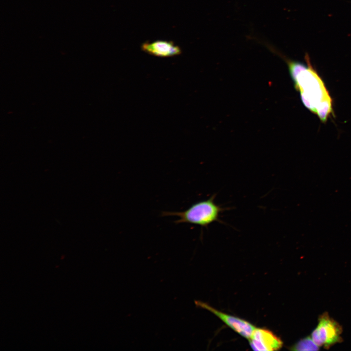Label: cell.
<instances>
[{"mask_svg": "<svg viewBox=\"0 0 351 351\" xmlns=\"http://www.w3.org/2000/svg\"><path fill=\"white\" fill-rule=\"evenodd\" d=\"M215 195L209 199L197 202L182 212H162L161 215L178 217L176 223H188L207 228L215 221H219L221 213L226 210L214 202Z\"/></svg>", "mask_w": 351, "mask_h": 351, "instance_id": "cell-2", "label": "cell"}, {"mask_svg": "<svg viewBox=\"0 0 351 351\" xmlns=\"http://www.w3.org/2000/svg\"><path fill=\"white\" fill-rule=\"evenodd\" d=\"M196 307L211 312L229 328L242 337L249 339L256 327L249 322L239 317L224 313L200 300H195Z\"/></svg>", "mask_w": 351, "mask_h": 351, "instance_id": "cell-4", "label": "cell"}, {"mask_svg": "<svg viewBox=\"0 0 351 351\" xmlns=\"http://www.w3.org/2000/svg\"><path fill=\"white\" fill-rule=\"evenodd\" d=\"M141 49L149 55L162 58L178 56L182 53L180 47L173 41H147L141 44Z\"/></svg>", "mask_w": 351, "mask_h": 351, "instance_id": "cell-6", "label": "cell"}, {"mask_svg": "<svg viewBox=\"0 0 351 351\" xmlns=\"http://www.w3.org/2000/svg\"><path fill=\"white\" fill-rule=\"evenodd\" d=\"M292 351H318L319 347L313 341L311 337L307 336L300 339L290 348Z\"/></svg>", "mask_w": 351, "mask_h": 351, "instance_id": "cell-7", "label": "cell"}, {"mask_svg": "<svg viewBox=\"0 0 351 351\" xmlns=\"http://www.w3.org/2000/svg\"><path fill=\"white\" fill-rule=\"evenodd\" d=\"M249 340L250 345L254 351H276L283 346L281 339L265 328H256Z\"/></svg>", "mask_w": 351, "mask_h": 351, "instance_id": "cell-5", "label": "cell"}, {"mask_svg": "<svg viewBox=\"0 0 351 351\" xmlns=\"http://www.w3.org/2000/svg\"><path fill=\"white\" fill-rule=\"evenodd\" d=\"M342 332L340 325L325 312L319 316L318 325L312 332L311 337L319 347L328 349L342 341Z\"/></svg>", "mask_w": 351, "mask_h": 351, "instance_id": "cell-3", "label": "cell"}, {"mask_svg": "<svg viewBox=\"0 0 351 351\" xmlns=\"http://www.w3.org/2000/svg\"><path fill=\"white\" fill-rule=\"evenodd\" d=\"M272 52L287 64L294 87L299 92L304 105L316 114L321 121L326 122L333 114L332 98L323 80L312 65L309 55H305L307 65H305L287 58L274 47Z\"/></svg>", "mask_w": 351, "mask_h": 351, "instance_id": "cell-1", "label": "cell"}]
</instances>
